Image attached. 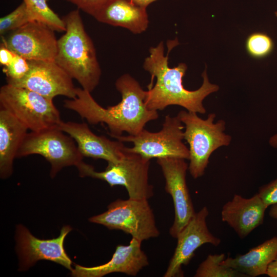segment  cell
Returning a JSON list of instances; mask_svg holds the SVG:
<instances>
[{
	"label": "cell",
	"instance_id": "1",
	"mask_svg": "<svg viewBox=\"0 0 277 277\" xmlns=\"http://www.w3.org/2000/svg\"><path fill=\"white\" fill-rule=\"evenodd\" d=\"M115 87L122 95V100L116 105L105 108L95 101L91 92L76 88V97L65 100L63 106L89 124H105L111 137L122 135L124 132L136 135L147 123L158 118L157 111L148 109L145 105L146 91L130 75L124 74L118 77Z\"/></svg>",
	"mask_w": 277,
	"mask_h": 277
},
{
	"label": "cell",
	"instance_id": "2",
	"mask_svg": "<svg viewBox=\"0 0 277 277\" xmlns=\"http://www.w3.org/2000/svg\"><path fill=\"white\" fill-rule=\"evenodd\" d=\"M168 52L164 54L163 42L149 49V55L144 62L143 67L156 78L153 88L146 91L145 103L151 110H163L170 105H177L190 112L205 114L206 110L203 102L211 93L219 90L218 85L210 82L206 67L202 73L203 83L195 90L186 89L183 84V78L187 69L186 64L179 63L170 68L168 65L169 53L171 49L179 44L177 39L169 43Z\"/></svg>",
	"mask_w": 277,
	"mask_h": 277
},
{
	"label": "cell",
	"instance_id": "3",
	"mask_svg": "<svg viewBox=\"0 0 277 277\" xmlns=\"http://www.w3.org/2000/svg\"><path fill=\"white\" fill-rule=\"evenodd\" d=\"M63 19L66 29L57 39L54 61L82 88L91 92L98 85L102 73L93 42L85 29L78 9Z\"/></svg>",
	"mask_w": 277,
	"mask_h": 277
},
{
	"label": "cell",
	"instance_id": "4",
	"mask_svg": "<svg viewBox=\"0 0 277 277\" xmlns=\"http://www.w3.org/2000/svg\"><path fill=\"white\" fill-rule=\"evenodd\" d=\"M177 116L184 125V139L189 145L188 170L193 178L197 179L204 174L212 153L229 146L232 138L225 132V121L214 122V113H209L206 119L187 110L180 111Z\"/></svg>",
	"mask_w": 277,
	"mask_h": 277
},
{
	"label": "cell",
	"instance_id": "5",
	"mask_svg": "<svg viewBox=\"0 0 277 277\" xmlns=\"http://www.w3.org/2000/svg\"><path fill=\"white\" fill-rule=\"evenodd\" d=\"M0 105L32 132L58 127L62 121L53 100L25 88L3 86Z\"/></svg>",
	"mask_w": 277,
	"mask_h": 277
},
{
	"label": "cell",
	"instance_id": "6",
	"mask_svg": "<svg viewBox=\"0 0 277 277\" xmlns=\"http://www.w3.org/2000/svg\"><path fill=\"white\" fill-rule=\"evenodd\" d=\"M125 152L120 161L108 163L106 169L101 172L95 171L93 166L82 161L76 166L79 175L103 180L111 187L123 186L130 199L148 200L154 194L153 187L148 181L150 160L137 153Z\"/></svg>",
	"mask_w": 277,
	"mask_h": 277
},
{
	"label": "cell",
	"instance_id": "7",
	"mask_svg": "<svg viewBox=\"0 0 277 277\" xmlns=\"http://www.w3.org/2000/svg\"><path fill=\"white\" fill-rule=\"evenodd\" d=\"M89 221L110 230H122L141 242L160 234L148 200L117 199L108 206L105 212Z\"/></svg>",
	"mask_w": 277,
	"mask_h": 277
},
{
	"label": "cell",
	"instance_id": "8",
	"mask_svg": "<svg viewBox=\"0 0 277 277\" xmlns=\"http://www.w3.org/2000/svg\"><path fill=\"white\" fill-rule=\"evenodd\" d=\"M184 128L177 116L167 115L159 132H151L144 129L135 135L112 137L122 142L132 143L133 147H126L125 150L149 160L154 157H175L189 160V149L183 142Z\"/></svg>",
	"mask_w": 277,
	"mask_h": 277
},
{
	"label": "cell",
	"instance_id": "9",
	"mask_svg": "<svg viewBox=\"0 0 277 277\" xmlns=\"http://www.w3.org/2000/svg\"><path fill=\"white\" fill-rule=\"evenodd\" d=\"M32 154L42 155L50 164L51 177L64 167L76 166L84 157L73 138L59 127L27 134L16 157Z\"/></svg>",
	"mask_w": 277,
	"mask_h": 277
},
{
	"label": "cell",
	"instance_id": "10",
	"mask_svg": "<svg viewBox=\"0 0 277 277\" xmlns=\"http://www.w3.org/2000/svg\"><path fill=\"white\" fill-rule=\"evenodd\" d=\"M47 25L31 21L3 37L1 44L28 61H54L57 39Z\"/></svg>",
	"mask_w": 277,
	"mask_h": 277
},
{
	"label": "cell",
	"instance_id": "11",
	"mask_svg": "<svg viewBox=\"0 0 277 277\" xmlns=\"http://www.w3.org/2000/svg\"><path fill=\"white\" fill-rule=\"evenodd\" d=\"M185 160L175 157L157 159L165 179V190L173 202L174 219L169 234L175 239L196 213L186 183L188 164Z\"/></svg>",
	"mask_w": 277,
	"mask_h": 277
},
{
	"label": "cell",
	"instance_id": "12",
	"mask_svg": "<svg viewBox=\"0 0 277 277\" xmlns=\"http://www.w3.org/2000/svg\"><path fill=\"white\" fill-rule=\"evenodd\" d=\"M30 69L22 79L7 84L25 88L53 100L58 95L76 96L73 79L54 61H28Z\"/></svg>",
	"mask_w": 277,
	"mask_h": 277
},
{
	"label": "cell",
	"instance_id": "13",
	"mask_svg": "<svg viewBox=\"0 0 277 277\" xmlns=\"http://www.w3.org/2000/svg\"><path fill=\"white\" fill-rule=\"evenodd\" d=\"M69 226H63L57 238L41 240L33 236L24 226L16 229V248L20 261V270H26L41 260L59 264L70 271L72 262L64 247L66 236L71 230Z\"/></svg>",
	"mask_w": 277,
	"mask_h": 277
},
{
	"label": "cell",
	"instance_id": "14",
	"mask_svg": "<svg viewBox=\"0 0 277 277\" xmlns=\"http://www.w3.org/2000/svg\"><path fill=\"white\" fill-rule=\"evenodd\" d=\"M209 215L207 207L195 213L176 237L177 244L164 277L183 276V265H187L196 249L204 244L216 247L221 240L209 230L206 219Z\"/></svg>",
	"mask_w": 277,
	"mask_h": 277
},
{
	"label": "cell",
	"instance_id": "15",
	"mask_svg": "<svg viewBox=\"0 0 277 277\" xmlns=\"http://www.w3.org/2000/svg\"><path fill=\"white\" fill-rule=\"evenodd\" d=\"M141 241L132 238L128 245H119L110 260L94 267H84L74 264L71 271L73 276L102 277L113 272H121L136 276L149 264L147 255L141 248Z\"/></svg>",
	"mask_w": 277,
	"mask_h": 277
},
{
	"label": "cell",
	"instance_id": "16",
	"mask_svg": "<svg viewBox=\"0 0 277 277\" xmlns=\"http://www.w3.org/2000/svg\"><path fill=\"white\" fill-rule=\"evenodd\" d=\"M58 127L73 138L83 156L117 163L125 155L126 146L123 142L97 135L86 123L62 121Z\"/></svg>",
	"mask_w": 277,
	"mask_h": 277
},
{
	"label": "cell",
	"instance_id": "17",
	"mask_svg": "<svg viewBox=\"0 0 277 277\" xmlns=\"http://www.w3.org/2000/svg\"><path fill=\"white\" fill-rule=\"evenodd\" d=\"M267 208L257 193L250 198L235 194L223 206L221 219L244 239L263 224Z\"/></svg>",
	"mask_w": 277,
	"mask_h": 277
},
{
	"label": "cell",
	"instance_id": "18",
	"mask_svg": "<svg viewBox=\"0 0 277 277\" xmlns=\"http://www.w3.org/2000/svg\"><path fill=\"white\" fill-rule=\"evenodd\" d=\"M100 22L125 28L140 34L148 28L147 9L129 0H108L93 16Z\"/></svg>",
	"mask_w": 277,
	"mask_h": 277
},
{
	"label": "cell",
	"instance_id": "19",
	"mask_svg": "<svg viewBox=\"0 0 277 277\" xmlns=\"http://www.w3.org/2000/svg\"><path fill=\"white\" fill-rule=\"evenodd\" d=\"M29 130L7 110L0 109V175L5 179L13 171L17 152Z\"/></svg>",
	"mask_w": 277,
	"mask_h": 277
},
{
	"label": "cell",
	"instance_id": "20",
	"mask_svg": "<svg viewBox=\"0 0 277 277\" xmlns=\"http://www.w3.org/2000/svg\"><path fill=\"white\" fill-rule=\"evenodd\" d=\"M277 256V236L252 248L247 253L227 257L222 264L244 274L255 277L266 274L270 264Z\"/></svg>",
	"mask_w": 277,
	"mask_h": 277
},
{
	"label": "cell",
	"instance_id": "21",
	"mask_svg": "<svg viewBox=\"0 0 277 277\" xmlns=\"http://www.w3.org/2000/svg\"><path fill=\"white\" fill-rule=\"evenodd\" d=\"M31 17V21L44 23L54 31H66V25L49 7L47 0H23Z\"/></svg>",
	"mask_w": 277,
	"mask_h": 277
},
{
	"label": "cell",
	"instance_id": "22",
	"mask_svg": "<svg viewBox=\"0 0 277 277\" xmlns=\"http://www.w3.org/2000/svg\"><path fill=\"white\" fill-rule=\"evenodd\" d=\"M226 259L224 253L209 254L197 268L194 277H246V276L222 264Z\"/></svg>",
	"mask_w": 277,
	"mask_h": 277
},
{
	"label": "cell",
	"instance_id": "23",
	"mask_svg": "<svg viewBox=\"0 0 277 277\" xmlns=\"http://www.w3.org/2000/svg\"><path fill=\"white\" fill-rule=\"evenodd\" d=\"M245 46L249 55L255 58H262L267 56L272 52L274 43L267 34L254 32L248 36Z\"/></svg>",
	"mask_w": 277,
	"mask_h": 277
},
{
	"label": "cell",
	"instance_id": "24",
	"mask_svg": "<svg viewBox=\"0 0 277 277\" xmlns=\"http://www.w3.org/2000/svg\"><path fill=\"white\" fill-rule=\"evenodd\" d=\"M31 17L24 2L11 12L0 19V34L3 35L15 30L31 22Z\"/></svg>",
	"mask_w": 277,
	"mask_h": 277
},
{
	"label": "cell",
	"instance_id": "25",
	"mask_svg": "<svg viewBox=\"0 0 277 277\" xmlns=\"http://www.w3.org/2000/svg\"><path fill=\"white\" fill-rule=\"evenodd\" d=\"M30 69L28 60L16 54L12 62L4 67L3 71L6 75L7 83L18 81L24 78Z\"/></svg>",
	"mask_w": 277,
	"mask_h": 277
},
{
	"label": "cell",
	"instance_id": "26",
	"mask_svg": "<svg viewBox=\"0 0 277 277\" xmlns=\"http://www.w3.org/2000/svg\"><path fill=\"white\" fill-rule=\"evenodd\" d=\"M257 193L268 207L277 204V178L260 187Z\"/></svg>",
	"mask_w": 277,
	"mask_h": 277
},
{
	"label": "cell",
	"instance_id": "27",
	"mask_svg": "<svg viewBox=\"0 0 277 277\" xmlns=\"http://www.w3.org/2000/svg\"><path fill=\"white\" fill-rule=\"evenodd\" d=\"M77 7L80 10L93 16L108 0H64Z\"/></svg>",
	"mask_w": 277,
	"mask_h": 277
},
{
	"label": "cell",
	"instance_id": "28",
	"mask_svg": "<svg viewBox=\"0 0 277 277\" xmlns=\"http://www.w3.org/2000/svg\"><path fill=\"white\" fill-rule=\"evenodd\" d=\"M16 54L12 50L1 44L0 63L2 66H8L13 60Z\"/></svg>",
	"mask_w": 277,
	"mask_h": 277
},
{
	"label": "cell",
	"instance_id": "29",
	"mask_svg": "<svg viewBox=\"0 0 277 277\" xmlns=\"http://www.w3.org/2000/svg\"><path fill=\"white\" fill-rule=\"evenodd\" d=\"M267 275L270 277H277V256L269 265Z\"/></svg>",
	"mask_w": 277,
	"mask_h": 277
},
{
	"label": "cell",
	"instance_id": "30",
	"mask_svg": "<svg viewBox=\"0 0 277 277\" xmlns=\"http://www.w3.org/2000/svg\"><path fill=\"white\" fill-rule=\"evenodd\" d=\"M134 4L138 5L141 7L146 8L147 7L152 3L157 0H129Z\"/></svg>",
	"mask_w": 277,
	"mask_h": 277
},
{
	"label": "cell",
	"instance_id": "31",
	"mask_svg": "<svg viewBox=\"0 0 277 277\" xmlns=\"http://www.w3.org/2000/svg\"><path fill=\"white\" fill-rule=\"evenodd\" d=\"M269 214L271 217L277 219V204L271 206Z\"/></svg>",
	"mask_w": 277,
	"mask_h": 277
},
{
	"label": "cell",
	"instance_id": "32",
	"mask_svg": "<svg viewBox=\"0 0 277 277\" xmlns=\"http://www.w3.org/2000/svg\"><path fill=\"white\" fill-rule=\"evenodd\" d=\"M269 144L271 147L277 148V133L270 137L269 140Z\"/></svg>",
	"mask_w": 277,
	"mask_h": 277
},
{
	"label": "cell",
	"instance_id": "33",
	"mask_svg": "<svg viewBox=\"0 0 277 277\" xmlns=\"http://www.w3.org/2000/svg\"><path fill=\"white\" fill-rule=\"evenodd\" d=\"M275 15L277 17V11L275 12Z\"/></svg>",
	"mask_w": 277,
	"mask_h": 277
}]
</instances>
